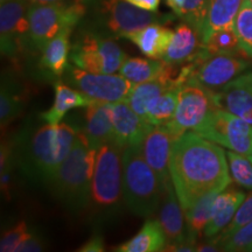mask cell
<instances>
[{"instance_id":"obj_40","label":"cell","mask_w":252,"mask_h":252,"mask_svg":"<svg viewBox=\"0 0 252 252\" xmlns=\"http://www.w3.org/2000/svg\"><path fill=\"white\" fill-rule=\"evenodd\" d=\"M127 1L135 6H138V7L146 9V11L157 12L158 8H159V5L160 2H161V0H127Z\"/></svg>"},{"instance_id":"obj_20","label":"cell","mask_w":252,"mask_h":252,"mask_svg":"<svg viewBox=\"0 0 252 252\" xmlns=\"http://www.w3.org/2000/svg\"><path fill=\"white\" fill-rule=\"evenodd\" d=\"M84 118V133L94 150L108 141H115L110 103L94 102L87 108Z\"/></svg>"},{"instance_id":"obj_22","label":"cell","mask_w":252,"mask_h":252,"mask_svg":"<svg viewBox=\"0 0 252 252\" xmlns=\"http://www.w3.org/2000/svg\"><path fill=\"white\" fill-rule=\"evenodd\" d=\"M94 102L76 88L68 86L64 82L55 83L54 104L49 110L40 113V117L48 124H60L69 110L88 108Z\"/></svg>"},{"instance_id":"obj_13","label":"cell","mask_w":252,"mask_h":252,"mask_svg":"<svg viewBox=\"0 0 252 252\" xmlns=\"http://www.w3.org/2000/svg\"><path fill=\"white\" fill-rule=\"evenodd\" d=\"M28 0H5L0 5V47L1 54L15 58L28 43Z\"/></svg>"},{"instance_id":"obj_36","label":"cell","mask_w":252,"mask_h":252,"mask_svg":"<svg viewBox=\"0 0 252 252\" xmlns=\"http://www.w3.org/2000/svg\"><path fill=\"white\" fill-rule=\"evenodd\" d=\"M252 245V220L247 225L236 231L228 239H225L220 249L222 251H248V249Z\"/></svg>"},{"instance_id":"obj_14","label":"cell","mask_w":252,"mask_h":252,"mask_svg":"<svg viewBox=\"0 0 252 252\" xmlns=\"http://www.w3.org/2000/svg\"><path fill=\"white\" fill-rule=\"evenodd\" d=\"M115 141L123 150L140 145L154 126L140 117L127 102L110 103Z\"/></svg>"},{"instance_id":"obj_24","label":"cell","mask_w":252,"mask_h":252,"mask_svg":"<svg viewBox=\"0 0 252 252\" xmlns=\"http://www.w3.org/2000/svg\"><path fill=\"white\" fill-rule=\"evenodd\" d=\"M72 27L62 30L47 43L41 56V67L55 76H62L68 68L70 58V34Z\"/></svg>"},{"instance_id":"obj_37","label":"cell","mask_w":252,"mask_h":252,"mask_svg":"<svg viewBox=\"0 0 252 252\" xmlns=\"http://www.w3.org/2000/svg\"><path fill=\"white\" fill-rule=\"evenodd\" d=\"M30 232L27 223L25 220H20L12 229L5 231L0 239V251L1 252H15L19 244L24 241L25 237Z\"/></svg>"},{"instance_id":"obj_42","label":"cell","mask_w":252,"mask_h":252,"mask_svg":"<svg viewBox=\"0 0 252 252\" xmlns=\"http://www.w3.org/2000/svg\"><path fill=\"white\" fill-rule=\"evenodd\" d=\"M166 4L172 8L175 15L180 17L182 13V9L185 7L186 0H166Z\"/></svg>"},{"instance_id":"obj_21","label":"cell","mask_w":252,"mask_h":252,"mask_svg":"<svg viewBox=\"0 0 252 252\" xmlns=\"http://www.w3.org/2000/svg\"><path fill=\"white\" fill-rule=\"evenodd\" d=\"M245 196L242 191L230 189V190L220 191L214 201L212 216L209 222L203 230V235L208 238L215 237L229 225L234 219L236 212L244 201Z\"/></svg>"},{"instance_id":"obj_44","label":"cell","mask_w":252,"mask_h":252,"mask_svg":"<svg viewBox=\"0 0 252 252\" xmlns=\"http://www.w3.org/2000/svg\"><path fill=\"white\" fill-rule=\"evenodd\" d=\"M31 4H46V2H55L62 1V0H28Z\"/></svg>"},{"instance_id":"obj_27","label":"cell","mask_w":252,"mask_h":252,"mask_svg":"<svg viewBox=\"0 0 252 252\" xmlns=\"http://www.w3.org/2000/svg\"><path fill=\"white\" fill-rule=\"evenodd\" d=\"M168 67L169 64H167L163 60L128 58L127 56L119 69V74L131 83L139 84L160 76Z\"/></svg>"},{"instance_id":"obj_28","label":"cell","mask_w":252,"mask_h":252,"mask_svg":"<svg viewBox=\"0 0 252 252\" xmlns=\"http://www.w3.org/2000/svg\"><path fill=\"white\" fill-rule=\"evenodd\" d=\"M182 88V87H181ZM181 88H172L160 94L147 108L145 119L153 126L166 125L174 117Z\"/></svg>"},{"instance_id":"obj_33","label":"cell","mask_w":252,"mask_h":252,"mask_svg":"<svg viewBox=\"0 0 252 252\" xmlns=\"http://www.w3.org/2000/svg\"><path fill=\"white\" fill-rule=\"evenodd\" d=\"M229 172L231 180L242 187L252 190V160L250 157L237 153L235 151H228Z\"/></svg>"},{"instance_id":"obj_18","label":"cell","mask_w":252,"mask_h":252,"mask_svg":"<svg viewBox=\"0 0 252 252\" xmlns=\"http://www.w3.org/2000/svg\"><path fill=\"white\" fill-rule=\"evenodd\" d=\"M184 214L185 210L176 195L173 182L172 180L168 181L163 188L159 215V222L165 231L167 245L179 243L187 234V229H185L186 217Z\"/></svg>"},{"instance_id":"obj_19","label":"cell","mask_w":252,"mask_h":252,"mask_svg":"<svg viewBox=\"0 0 252 252\" xmlns=\"http://www.w3.org/2000/svg\"><path fill=\"white\" fill-rule=\"evenodd\" d=\"M173 33L174 31L162 24H152L139 31L126 34L124 37L137 46L147 58L162 60L171 43Z\"/></svg>"},{"instance_id":"obj_45","label":"cell","mask_w":252,"mask_h":252,"mask_svg":"<svg viewBox=\"0 0 252 252\" xmlns=\"http://www.w3.org/2000/svg\"><path fill=\"white\" fill-rule=\"evenodd\" d=\"M248 251H250V252H252V245H251V247H250V248H249V249H248Z\"/></svg>"},{"instance_id":"obj_11","label":"cell","mask_w":252,"mask_h":252,"mask_svg":"<svg viewBox=\"0 0 252 252\" xmlns=\"http://www.w3.org/2000/svg\"><path fill=\"white\" fill-rule=\"evenodd\" d=\"M99 14L104 26L116 37H124L152 24H169L175 19L173 14L146 11L127 0H104Z\"/></svg>"},{"instance_id":"obj_26","label":"cell","mask_w":252,"mask_h":252,"mask_svg":"<svg viewBox=\"0 0 252 252\" xmlns=\"http://www.w3.org/2000/svg\"><path fill=\"white\" fill-rule=\"evenodd\" d=\"M167 247V238L159 220H150L140 231L115 249L118 252H158Z\"/></svg>"},{"instance_id":"obj_12","label":"cell","mask_w":252,"mask_h":252,"mask_svg":"<svg viewBox=\"0 0 252 252\" xmlns=\"http://www.w3.org/2000/svg\"><path fill=\"white\" fill-rule=\"evenodd\" d=\"M215 108L213 91L196 84H185L179 94L174 117L166 126L176 139L186 132L194 131L198 127Z\"/></svg>"},{"instance_id":"obj_39","label":"cell","mask_w":252,"mask_h":252,"mask_svg":"<svg viewBox=\"0 0 252 252\" xmlns=\"http://www.w3.org/2000/svg\"><path fill=\"white\" fill-rule=\"evenodd\" d=\"M81 252H102L104 251V239L102 236L96 235L88 239L82 247L78 249Z\"/></svg>"},{"instance_id":"obj_38","label":"cell","mask_w":252,"mask_h":252,"mask_svg":"<svg viewBox=\"0 0 252 252\" xmlns=\"http://www.w3.org/2000/svg\"><path fill=\"white\" fill-rule=\"evenodd\" d=\"M45 245H43L42 238L39 234L36 232L31 231L28 232V235L25 237V239L19 244L15 252H39L42 251Z\"/></svg>"},{"instance_id":"obj_9","label":"cell","mask_w":252,"mask_h":252,"mask_svg":"<svg viewBox=\"0 0 252 252\" xmlns=\"http://www.w3.org/2000/svg\"><path fill=\"white\" fill-rule=\"evenodd\" d=\"M64 80L94 102H126L134 84L121 74L90 72L69 64L64 71Z\"/></svg>"},{"instance_id":"obj_35","label":"cell","mask_w":252,"mask_h":252,"mask_svg":"<svg viewBox=\"0 0 252 252\" xmlns=\"http://www.w3.org/2000/svg\"><path fill=\"white\" fill-rule=\"evenodd\" d=\"M209 2L210 0H186L185 7L180 15L182 20L193 26L200 35Z\"/></svg>"},{"instance_id":"obj_25","label":"cell","mask_w":252,"mask_h":252,"mask_svg":"<svg viewBox=\"0 0 252 252\" xmlns=\"http://www.w3.org/2000/svg\"><path fill=\"white\" fill-rule=\"evenodd\" d=\"M213 98L216 108L247 121L252 111V90L230 82L220 91H213Z\"/></svg>"},{"instance_id":"obj_8","label":"cell","mask_w":252,"mask_h":252,"mask_svg":"<svg viewBox=\"0 0 252 252\" xmlns=\"http://www.w3.org/2000/svg\"><path fill=\"white\" fill-rule=\"evenodd\" d=\"M127 55L115 41L94 33H86L72 46L70 61L90 72L115 74Z\"/></svg>"},{"instance_id":"obj_31","label":"cell","mask_w":252,"mask_h":252,"mask_svg":"<svg viewBox=\"0 0 252 252\" xmlns=\"http://www.w3.org/2000/svg\"><path fill=\"white\" fill-rule=\"evenodd\" d=\"M234 30L242 53L247 58L252 59V4L249 0H243L234 21Z\"/></svg>"},{"instance_id":"obj_10","label":"cell","mask_w":252,"mask_h":252,"mask_svg":"<svg viewBox=\"0 0 252 252\" xmlns=\"http://www.w3.org/2000/svg\"><path fill=\"white\" fill-rule=\"evenodd\" d=\"M190 70L186 84H196L210 91H220L250 68V62L238 54L200 56L189 63Z\"/></svg>"},{"instance_id":"obj_6","label":"cell","mask_w":252,"mask_h":252,"mask_svg":"<svg viewBox=\"0 0 252 252\" xmlns=\"http://www.w3.org/2000/svg\"><path fill=\"white\" fill-rule=\"evenodd\" d=\"M87 12L83 0L31 4L28 8V45L42 52L53 37L67 27L74 28Z\"/></svg>"},{"instance_id":"obj_46","label":"cell","mask_w":252,"mask_h":252,"mask_svg":"<svg viewBox=\"0 0 252 252\" xmlns=\"http://www.w3.org/2000/svg\"><path fill=\"white\" fill-rule=\"evenodd\" d=\"M5 1V0H0V2H4Z\"/></svg>"},{"instance_id":"obj_16","label":"cell","mask_w":252,"mask_h":252,"mask_svg":"<svg viewBox=\"0 0 252 252\" xmlns=\"http://www.w3.org/2000/svg\"><path fill=\"white\" fill-rule=\"evenodd\" d=\"M203 42L200 33L187 23L175 27L168 49L162 60L167 64L184 65L194 62L202 55Z\"/></svg>"},{"instance_id":"obj_43","label":"cell","mask_w":252,"mask_h":252,"mask_svg":"<svg viewBox=\"0 0 252 252\" xmlns=\"http://www.w3.org/2000/svg\"><path fill=\"white\" fill-rule=\"evenodd\" d=\"M196 251H202V252L212 251V252H215V251H222V250H220V248L219 247V245H217L216 243H214L212 239H210V242H208V243L197 244Z\"/></svg>"},{"instance_id":"obj_48","label":"cell","mask_w":252,"mask_h":252,"mask_svg":"<svg viewBox=\"0 0 252 252\" xmlns=\"http://www.w3.org/2000/svg\"><path fill=\"white\" fill-rule=\"evenodd\" d=\"M250 158H251V160H252V156H251V157H250Z\"/></svg>"},{"instance_id":"obj_7","label":"cell","mask_w":252,"mask_h":252,"mask_svg":"<svg viewBox=\"0 0 252 252\" xmlns=\"http://www.w3.org/2000/svg\"><path fill=\"white\" fill-rule=\"evenodd\" d=\"M194 132L235 152L252 156V124L225 110L214 109Z\"/></svg>"},{"instance_id":"obj_4","label":"cell","mask_w":252,"mask_h":252,"mask_svg":"<svg viewBox=\"0 0 252 252\" xmlns=\"http://www.w3.org/2000/svg\"><path fill=\"white\" fill-rule=\"evenodd\" d=\"M76 130L67 123L41 126L30 144V166L43 181L54 178L74 146Z\"/></svg>"},{"instance_id":"obj_1","label":"cell","mask_w":252,"mask_h":252,"mask_svg":"<svg viewBox=\"0 0 252 252\" xmlns=\"http://www.w3.org/2000/svg\"><path fill=\"white\" fill-rule=\"evenodd\" d=\"M226 153L219 144L188 131L176 138L171 153V179L184 210L204 195L222 191L231 176Z\"/></svg>"},{"instance_id":"obj_34","label":"cell","mask_w":252,"mask_h":252,"mask_svg":"<svg viewBox=\"0 0 252 252\" xmlns=\"http://www.w3.org/2000/svg\"><path fill=\"white\" fill-rule=\"evenodd\" d=\"M252 220V193L248 195L247 197L244 198V201L242 202L241 206L236 212L234 219H232L231 222L229 223V225L226 226L225 229H223L222 231L220 232L219 235L215 236V237H212L210 239L216 243L220 248V244L228 239L230 236L234 235L236 231H238L239 229L243 228L244 225H247L249 222ZM222 250V249H220Z\"/></svg>"},{"instance_id":"obj_5","label":"cell","mask_w":252,"mask_h":252,"mask_svg":"<svg viewBox=\"0 0 252 252\" xmlns=\"http://www.w3.org/2000/svg\"><path fill=\"white\" fill-rule=\"evenodd\" d=\"M123 151L116 141L100 145L96 151L90 203L99 212H115L118 209L122 198H124Z\"/></svg>"},{"instance_id":"obj_41","label":"cell","mask_w":252,"mask_h":252,"mask_svg":"<svg viewBox=\"0 0 252 252\" xmlns=\"http://www.w3.org/2000/svg\"><path fill=\"white\" fill-rule=\"evenodd\" d=\"M231 82H234L235 84H238V86L247 87L250 90H252V71L244 72V74H242L241 76L235 78V80Z\"/></svg>"},{"instance_id":"obj_30","label":"cell","mask_w":252,"mask_h":252,"mask_svg":"<svg viewBox=\"0 0 252 252\" xmlns=\"http://www.w3.org/2000/svg\"><path fill=\"white\" fill-rule=\"evenodd\" d=\"M204 54L207 56L217 54H238L242 52L238 37L234 27L214 32L203 42Z\"/></svg>"},{"instance_id":"obj_23","label":"cell","mask_w":252,"mask_h":252,"mask_svg":"<svg viewBox=\"0 0 252 252\" xmlns=\"http://www.w3.org/2000/svg\"><path fill=\"white\" fill-rule=\"evenodd\" d=\"M242 4L243 0H210L201 30L202 42L214 32L234 27L236 15L238 14Z\"/></svg>"},{"instance_id":"obj_2","label":"cell","mask_w":252,"mask_h":252,"mask_svg":"<svg viewBox=\"0 0 252 252\" xmlns=\"http://www.w3.org/2000/svg\"><path fill=\"white\" fill-rule=\"evenodd\" d=\"M96 151L84 131H77L70 153L49 181L55 196L72 212H81L90 204Z\"/></svg>"},{"instance_id":"obj_15","label":"cell","mask_w":252,"mask_h":252,"mask_svg":"<svg viewBox=\"0 0 252 252\" xmlns=\"http://www.w3.org/2000/svg\"><path fill=\"white\" fill-rule=\"evenodd\" d=\"M174 140L172 131L166 125H161L154 126L141 144L145 160L157 173L163 188L167 182L172 180L169 162Z\"/></svg>"},{"instance_id":"obj_32","label":"cell","mask_w":252,"mask_h":252,"mask_svg":"<svg viewBox=\"0 0 252 252\" xmlns=\"http://www.w3.org/2000/svg\"><path fill=\"white\" fill-rule=\"evenodd\" d=\"M23 109V98L19 94L13 84L7 81H2L0 90V122L5 127L9 123L17 118Z\"/></svg>"},{"instance_id":"obj_47","label":"cell","mask_w":252,"mask_h":252,"mask_svg":"<svg viewBox=\"0 0 252 252\" xmlns=\"http://www.w3.org/2000/svg\"><path fill=\"white\" fill-rule=\"evenodd\" d=\"M249 1H250V2H251V4H252V0H249Z\"/></svg>"},{"instance_id":"obj_29","label":"cell","mask_w":252,"mask_h":252,"mask_svg":"<svg viewBox=\"0 0 252 252\" xmlns=\"http://www.w3.org/2000/svg\"><path fill=\"white\" fill-rule=\"evenodd\" d=\"M220 191H213L204 195L196 201L193 206L189 207L187 210H185L186 223H187V231L189 234L197 236L203 231L206 225L209 222L210 216H212V209L214 201Z\"/></svg>"},{"instance_id":"obj_17","label":"cell","mask_w":252,"mask_h":252,"mask_svg":"<svg viewBox=\"0 0 252 252\" xmlns=\"http://www.w3.org/2000/svg\"><path fill=\"white\" fill-rule=\"evenodd\" d=\"M173 69H174V65L169 64L168 69L160 76L153 78V80L143 82V83L134 84L133 89H132L126 102L130 104L131 108L140 117L145 119L149 105L160 94H162L168 89H172V88H181L185 86L179 78V72L175 74Z\"/></svg>"},{"instance_id":"obj_3","label":"cell","mask_w":252,"mask_h":252,"mask_svg":"<svg viewBox=\"0 0 252 252\" xmlns=\"http://www.w3.org/2000/svg\"><path fill=\"white\" fill-rule=\"evenodd\" d=\"M123 195L134 215L150 217L161 204L163 187L143 156L140 145L123 151Z\"/></svg>"}]
</instances>
